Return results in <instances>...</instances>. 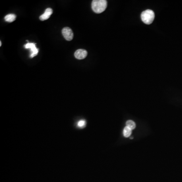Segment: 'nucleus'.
Listing matches in <instances>:
<instances>
[{
	"mask_svg": "<svg viewBox=\"0 0 182 182\" xmlns=\"http://www.w3.org/2000/svg\"><path fill=\"white\" fill-rule=\"evenodd\" d=\"M107 6L106 0H94L92 3V8L96 13L100 14L105 10Z\"/></svg>",
	"mask_w": 182,
	"mask_h": 182,
	"instance_id": "obj_1",
	"label": "nucleus"
},
{
	"mask_svg": "<svg viewBox=\"0 0 182 182\" xmlns=\"http://www.w3.org/2000/svg\"><path fill=\"white\" fill-rule=\"evenodd\" d=\"M142 22L146 24H151L155 18L154 13L151 10H146L141 15Z\"/></svg>",
	"mask_w": 182,
	"mask_h": 182,
	"instance_id": "obj_2",
	"label": "nucleus"
},
{
	"mask_svg": "<svg viewBox=\"0 0 182 182\" xmlns=\"http://www.w3.org/2000/svg\"><path fill=\"white\" fill-rule=\"evenodd\" d=\"M24 47L26 49H29L31 50V54L30 57L33 58L36 56L39 53V49L36 46V43H28L24 45Z\"/></svg>",
	"mask_w": 182,
	"mask_h": 182,
	"instance_id": "obj_3",
	"label": "nucleus"
},
{
	"mask_svg": "<svg viewBox=\"0 0 182 182\" xmlns=\"http://www.w3.org/2000/svg\"><path fill=\"white\" fill-rule=\"evenodd\" d=\"M62 33L64 38L68 41L72 40L74 38V33L72 32V30L68 27H65L63 28V30L62 31Z\"/></svg>",
	"mask_w": 182,
	"mask_h": 182,
	"instance_id": "obj_4",
	"label": "nucleus"
},
{
	"mask_svg": "<svg viewBox=\"0 0 182 182\" xmlns=\"http://www.w3.org/2000/svg\"><path fill=\"white\" fill-rule=\"evenodd\" d=\"M88 55L87 51L84 49H79L76 50L74 53V56L76 59H84L87 57Z\"/></svg>",
	"mask_w": 182,
	"mask_h": 182,
	"instance_id": "obj_5",
	"label": "nucleus"
},
{
	"mask_svg": "<svg viewBox=\"0 0 182 182\" xmlns=\"http://www.w3.org/2000/svg\"><path fill=\"white\" fill-rule=\"evenodd\" d=\"M52 13L53 10L50 8H47V9H46L44 13L42 14V15H41L40 17V19L42 21L47 20L50 17Z\"/></svg>",
	"mask_w": 182,
	"mask_h": 182,
	"instance_id": "obj_6",
	"label": "nucleus"
},
{
	"mask_svg": "<svg viewBox=\"0 0 182 182\" xmlns=\"http://www.w3.org/2000/svg\"><path fill=\"white\" fill-rule=\"evenodd\" d=\"M16 19V15L13 14H9L5 17L6 22H14Z\"/></svg>",
	"mask_w": 182,
	"mask_h": 182,
	"instance_id": "obj_7",
	"label": "nucleus"
},
{
	"mask_svg": "<svg viewBox=\"0 0 182 182\" xmlns=\"http://www.w3.org/2000/svg\"><path fill=\"white\" fill-rule=\"evenodd\" d=\"M123 136L126 137V138H127V137H129V136H131L132 134V130L130 129L129 127H125V129L123 130Z\"/></svg>",
	"mask_w": 182,
	"mask_h": 182,
	"instance_id": "obj_8",
	"label": "nucleus"
},
{
	"mask_svg": "<svg viewBox=\"0 0 182 182\" xmlns=\"http://www.w3.org/2000/svg\"><path fill=\"white\" fill-rule=\"evenodd\" d=\"M126 125H127V127H129L132 130H134L136 127L135 123L133 121H131V120L127 121L126 122Z\"/></svg>",
	"mask_w": 182,
	"mask_h": 182,
	"instance_id": "obj_9",
	"label": "nucleus"
},
{
	"mask_svg": "<svg viewBox=\"0 0 182 182\" xmlns=\"http://www.w3.org/2000/svg\"><path fill=\"white\" fill-rule=\"evenodd\" d=\"M85 122L84 121H80V122L78 123V126L80 127H83L85 125Z\"/></svg>",
	"mask_w": 182,
	"mask_h": 182,
	"instance_id": "obj_10",
	"label": "nucleus"
},
{
	"mask_svg": "<svg viewBox=\"0 0 182 182\" xmlns=\"http://www.w3.org/2000/svg\"><path fill=\"white\" fill-rule=\"evenodd\" d=\"M2 46V42L1 41H0V46Z\"/></svg>",
	"mask_w": 182,
	"mask_h": 182,
	"instance_id": "obj_11",
	"label": "nucleus"
}]
</instances>
